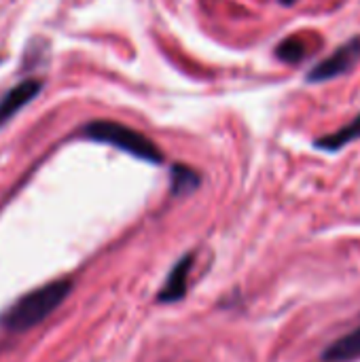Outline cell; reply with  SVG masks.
Masks as SVG:
<instances>
[{
  "instance_id": "6da1fadb",
  "label": "cell",
  "mask_w": 360,
  "mask_h": 362,
  "mask_svg": "<svg viewBox=\"0 0 360 362\" xmlns=\"http://www.w3.org/2000/svg\"><path fill=\"white\" fill-rule=\"evenodd\" d=\"M72 290L70 280H56L51 284H45L22 299H17L7 312L0 316V324L7 331L24 333L36 324H40L49 314H54L56 309L64 303L68 292Z\"/></svg>"
},
{
  "instance_id": "7a4b0ae2",
  "label": "cell",
  "mask_w": 360,
  "mask_h": 362,
  "mask_svg": "<svg viewBox=\"0 0 360 362\" xmlns=\"http://www.w3.org/2000/svg\"><path fill=\"white\" fill-rule=\"evenodd\" d=\"M83 134H85V138H89L93 142H104V144L117 146L142 162H148V164L164 162L162 148L152 140H148L144 134H140L127 125H121L115 121H93L83 129Z\"/></svg>"
},
{
  "instance_id": "3957f363",
  "label": "cell",
  "mask_w": 360,
  "mask_h": 362,
  "mask_svg": "<svg viewBox=\"0 0 360 362\" xmlns=\"http://www.w3.org/2000/svg\"><path fill=\"white\" fill-rule=\"evenodd\" d=\"M360 62V34L337 47L329 58L318 62L310 72L305 74L307 83H324L331 79H337L345 72H350Z\"/></svg>"
},
{
  "instance_id": "277c9868",
  "label": "cell",
  "mask_w": 360,
  "mask_h": 362,
  "mask_svg": "<svg viewBox=\"0 0 360 362\" xmlns=\"http://www.w3.org/2000/svg\"><path fill=\"white\" fill-rule=\"evenodd\" d=\"M42 89V81L38 79H28L22 81L19 85H15L3 100H0V125L7 123L19 109H24L28 102L38 95Z\"/></svg>"
},
{
  "instance_id": "5b68a950",
  "label": "cell",
  "mask_w": 360,
  "mask_h": 362,
  "mask_svg": "<svg viewBox=\"0 0 360 362\" xmlns=\"http://www.w3.org/2000/svg\"><path fill=\"white\" fill-rule=\"evenodd\" d=\"M193 258H195L193 254H187L174 265V269L170 272L166 284L162 286V290L157 294L159 303H174V301H180L185 297L187 286H189V272L193 267Z\"/></svg>"
},
{
  "instance_id": "8992f818",
  "label": "cell",
  "mask_w": 360,
  "mask_h": 362,
  "mask_svg": "<svg viewBox=\"0 0 360 362\" xmlns=\"http://www.w3.org/2000/svg\"><path fill=\"white\" fill-rule=\"evenodd\" d=\"M356 140H360V113L350 123H345L341 129L318 138L314 142V146L320 148V150H327V152H337V150H341L343 146H347L350 142H356Z\"/></svg>"
},
{
  "instance_id": "52a82bcc",
  "label": "cell",
  "mask_w": 360,
  "mask_h": 362,
  "mask_svg": "<svg viewBox=\"0 0 360 362\" xmlns=\"http://www.w3.org/2000/svg\"><path fill=\"white\" fill-rule=\"evenodd\" d=\"M322 358L327 362H347V360H354V358H360V326L343 337H339L337 341H333Z\"/></svg>"
},
{
  "instance_id": "ba28073f",
  "label": "cell",
  "mask_w": 360,
  "mask_h": 362,
  "mask_svg": "<svg viewBox=\"0 0 360 362\" xmlns=\"http://www.w3.org/2000/svg\"><path fill=\"white\" fill-rule=\"evenodd\" d=\"M199 187V174L187 166H174L172 168V193L174 195H187Z\"/></svg>"
},
{
  "instance_id": "9c48e42d",
  "label": "cell",
  "mask_w": 360,
  "mask_h": 362,
  "mask_svg": "<svg viewBox=\"0 0 360 362\" xmlns=\"http://www.w3.org/2000/svg\"><path fill=\"white\" fill-rule=\"evenodd\" d=\"M276 58L286 64H297L305 58V45L299 36H288L276 47Z\"/></svg>"
},
{
  "instance_id": "30bf717a",
  "label": "cell",
  "mask_w": 360,
  "mask_h": 362,
  "mask_svg": "<svg viewBox=\"0 0 360 362\" xmlns=\"http://www.w3.org/2000/svg\"><path fill=\"white\" fill-rule=\"evenodd\" d=\"M280 3H282V5H286V7H290V5H295V3H297V0H280Z\"/></svg>"
}]
</instances>
